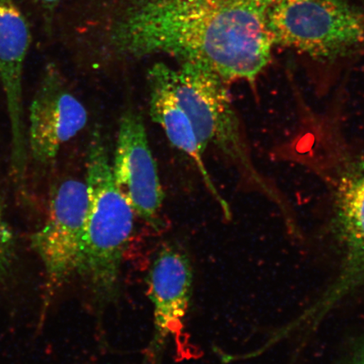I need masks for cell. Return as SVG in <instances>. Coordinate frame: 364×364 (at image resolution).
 <instances>
[{
  "mask_svg": "<svg viewBox=\"0 0 364 364\" xmlns=\"http://www.w3.org/2000/svg\"><path fill=\"white\" fill-rule=\"evenodd\" d=\"M272 0H127L112 41L124 54L199 63L227 83L253 82L270 62Z\"/></svg>",
  "mask_w": 364,
  "mask_h": 364,
  "instance_id": "6da1fadb",
  "label": "cell"
},
{
  "mask_svg": "<svg viewBox=\"0 0 364 364\" xmlns=\"http://www.w3.org/2000/svg\"><path fill=\"white\" fill-rule=\"evenodd\" d=\"M87 218L79 274L88 280L100 307L119 291L122 258L134 232L135 212L114 177L112 162L99 131L90 140L85 181Z\"/></svg>",
  "mask_w": 364,
  "mask_h": 364,
  "instance_id": "7a4b0ae2",
  "label": "cell"
},
{
  "mask_svg": "<svg viewBox=\"0 0 364 364\" xmlns=\"http://www.w3.org/2000/svg\"><path fill=\"white\" fill-rule=\"evenodd\" d=\"M273 44L318 59L338 58L364 44V13L345 0H272Z\"/></svg>",
  "mask_w": 364,
  "mask_h": 364,
  "instance_id": "3957f363",
  "label": "cell"
},
{
  "mask_svg": "<svg viewBox=\"0 0 364 364\" xmlns=\"http://www.w3.org/2000/svg\"><path fill=\"white\" fill-rule=\"evenodd\" d=\"M162 66L172 92L192 122L203 153L208 147L218 149L272 193L250 161L225 82L199 63L181 62L178 68L164 63Z\"/></svg>",
  "mask_w": 364,
  "mask_h": 364,
  "instance_id": "277c9868",
  "label": "cell"
},
{
  "mask_svg": "<svg viewBox=\"0 0 364 364\" xmlns=\"http://www.w3.org/2000/svg\"><path fill=\"white\" fill-rule=\"evenodd\" d=\"M333 220L343 259L333 284L303 314L315 326L341 300L364 289V156L341 164L334 184Z\"/></svg>",
  "mask_w": 364,
  "mask_h": 364,
  "instance_id": "5b68a950",
  "label": "cell"
},
{
  "mask_svg": "<svg viewBox=\"0 0 364 364\" xmlns=\"http://www.w3.org/2000/svg\"><path fill=\"white\" fill-rule=\"evenodd\" d=\"M87 210L85 181L67 179L54 188L47 220L31 240L43 263L49 293L80 273Z\"/></svg>",
  "mask_w": 364,
  "mask_h": 364,
  "instance_id": "8992f818",
  "label": "cell"
},
{
  "mask_svg": "<svg viewBox=\"0 0 364 364\" xmlns=\"http://www.w3.org/2000/svg\"><path fill=\"white\" fill-rule=\"evenodd\" d=\"M112 166L117 184L135 215L159 229L165 194L143 118L133 110L121 117Z\"/></svg>",
  "mask_w": 364,
  "mask_h": 364,
  "instance_id": "52a82bcc",
  "label": "cell"
},
{
  "mask_svg": "<svg viewBox=\"0 0 364 364\" xmlns=\"http://www.w3.org/2000/svg\"><path fill=\"white\" fill-rule=\"evenodd\" d=\"M88 113L55 71L46 73L31 103L26 142L36 162L48 164L84 129Z\"/></svg>",
  "mask_w": 364,
  "mask_h": 364,
  "instance_id": "ba28073f",
  "label": "cell"
},
{
  "mask_svg": "<svg viewBox=\"0 0 364 364\" xmlns=\"http://www.w3.org/2000/svg\"><path fill=\"white\" fill-rule=\"evenodd\" d=\"M193 285V272L188 257L175 247L163 248L148 276L154 318V333L148 349L150 364H161L167 341L182 329Z\"/></svg>",
  "mask_w": 364,
  "mask_h": 364,
  "instance_id": "9c48e42d",
  "label": "cell"
},
{
  "mask_svg": "<svg viewBox=\"0 0 364 364\" xmlns=\"http://www.w3.org/2000/svg\"><path fill=\"white\" fill-rule=\"evenodd\" d=\"M31 43L26 18L12 0H0V81L6 97L11 134V167L21 181L26 176V129L23 106V70Z\"/></svg>",
  "mask_w": 364,
  "mask_h": 364,
  "instance_id": "30bf717a",
  "label": "cell"
},
{
  "mask_svg": "<svg viewBox=\"0 0 364 364\" xmlns=\"http://www.w3.org/2000/svg\"><path fill=\"white\" fill-rule=\"evenodd\" d=\"M149 112L154 122L176 149L194 163L209 192L223 208L226 206L205 166L203 151L189 117L181 108L164 74L162 63H157L149 72Z\"/></svg>",
  "mask_w": 364,
  "mask_h": 364,
  "instance_id": "8fae6325",
  "label": "cell"
},
{
  "mask_svg": "<svg viewBox=\"0 0 364 364\" xmlns=\"http://www.w3.org/2000/svg\"><path fill=\"white\" fill-rule=\"evenodd\" d=\"M13 231L4 217V208L0 201V279L6 275L14 256Z\"/></svg>",
  "mask_w": 364,
  "mask_h": 364,
  "instance_id": "7c38bea8",
  "label": "cell"
},
{
  "mask_svg": "<svg viewBox=\"0 0 364 364\" xmlns=\"http://www.w3.org/2000/svg\"><path fill=\"white\" fill-rule=\"evenodd\" d=\"M344 364H364V340L355 346Z\"/></svg>",
  "mask_w": 364,
  "mask_h": 364,
  "instance_id": "4fadbf2b",
  "label": "cell"
},
{
  "mask_svg": "<svg viewBox=\"0 0 364 364\" xmlns=\"http://www.w3.org/2000/svg\"><path fill=\"white\" fill-rule=\"evenodd\" d=\"M41 3L46 4L48 6H53L54 4L60 2V0H39Z\"/></svg>",
  "mask_w": 364,
  "mask_h": 364,
  "instance_id": "5bb4252c",
  "label": "cell"
}]
</instances>
